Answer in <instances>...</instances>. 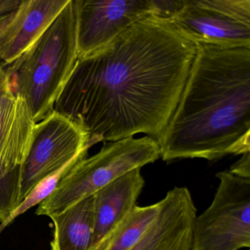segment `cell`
<instances>
[{"label":"cell","instance_id":"2e32d148","mask_svg":"<svg viewBox=\"0 0 250 250\" xmlns=\"http://www.w3.org/2000/svg\"><path fill=\"white\" fill-rule=\"evenodd\" d=\"M22 0H0V32L9 22Z\"/></svg>","mask_w":250,"mask_h":250},{"label":"cell","instance_id":"30bf717a","mask_svg":"<svg viewBox=\"0 0 250 250\" xmlns=\"http://www.w3.org/2000/svg\"><path fill=\"white\" fill-rule=\"evenodd\" d=\"M161 203L156 220L131 250H190L197 208L189 190L175 187Z\"/></svg>","mask_w":250,"mask_h":250},{"label":"cell","instance_id":"6da1fadb","mask_svg":"<svg viewBox=\"0 0 250 250\" xmlns=\"http://www.w3.org/2000/svg\"><path fill=\"white\" fill-rule=\"evenodd\" d=\"M196 49L169 20H141L78 58L54 111L81 125L94 146L137 134L157 141L178 106Z\"/></svg>","mask_w":250,"mask_h":250},{"label":"cell","instance_id":"7a4b0ae2","mask_svg":"<svg viewBox=\"0 0 250 250\" xmlns=\"http://www.w3.org/2000/svg\"><path fill=\"white\" fill-rule=\"evenodd\" d=\"M157 142L167 162L250 152V48L197 44L178 106Z\"/></svg>","mask_w":250,"mask_h":250},{"label":"cell","instance_id":"9a60e30c","mask_svg":"<svg viewBox=\"0 0 250 250\" xmlns=\"http://www.w3.org/2000/svg\"><path fill=\"white\" fill-rule=\"evenodd\" d=\"M80 160L74 161V162L68 164L66 166L60 169L58 172L52 174L50 176L45 178L44 180L41 181L38 185H36L35 188L32 190L31 192L21 202V204L12 212V213L9 215V216L2 223H1L0 233L2 232V229L8 226V225L11 224L16 218L25 213L31 208L34 207L37 205L39 206L46 197H49L56 188L57 185L61 181V178Z\"/></svg>","mask_w":250,"mask_h":250},{"label":"cell","instance_id":"4fadbf2b","mask_svg":"<svg viewBox=\"0 0 250 250\" xmlns=\"http://www.w3.org/2000/svg\"><path fill=\"white\" fill-rule=\"evenodd\" d=\"M54 225L51 250H93L94 197L84 199L50 216Z\"/></svg>","mask_w":250,"mask_h":250},{"label":"cell","instance_id":"5bb4252c","mask_svg":"<svg viewBox=\"0 0 250 250\" xmlns=\"http://www.w3.org/2000/svg\"><path fill=\"white\" fill-rule=\"evenodd\" d=\"M160 201L137 206L102 250H131L148 231L160 211Z\"/></svg>","mask_w":250,"mask_h":250},{"label":"cell","instance_id":"ba28073f","mask_svg":"<svg viewBox=\"0 0 250 250\" xmlns=\"http://www.w3.org/2000/svg\"><path fill=\"white\" fill-rule=\"evenodd\" d=\"M78 58L105 47L121 33L152 16L161 17L157 0H74Z\"/></svg>","mask_w":250,"mask_h":250},{"label":"cell","instance_id":"e0dca14e","mask_svg":"<svg viewBox=\"0 0 250 250\" xmlns=\"http://www.w3.org/2000/svg\"><path fill=\"white\" fill-rule=\"evenodd\" d=\"M228 170L240 178L250 179V152L241 155V157Z\"/></svg>","mask_w":250,"mask_h":250},{"label":"cell","instance_id":"52a82bcc","mask_svg":"<svg viewBox=\"0 0 250 250\" xmlns=\"http://www.w3.org/2000/svg\"><path fill=\"white\" fill-rule=\"evenodd\" d=\"M169 21L196 44L250 48V0H182Z\"/></svg>","mask_w":250,"mask_h":250},{"label":"cell","instance_id":"7c38bea8","mask_svg":"<svg viewBox=\"0 0 250 250\" xmlns=\"http://www.w3.org/2000/svg\"><path fill=\"white\" fill-rule=\"evenodd\" d=\"M141 169H135L112 181L93 194L94 243L102 250L136 206L145 186Z\"/></svg>","mask_w":250,"mask_h":250},{"label":"cell","instance_id":"3957f363","mask_svg":"<svg viewBox=\"0 0 250 250\" xmlns=\"http://www.w3.org/2000/svg\"><path fill=\"white\" fill-rule=\"evenodd\" d=\"M78 60L74 0L39 39L4 65L16 96L27 104L36 124L54 112V106Z\"/></svg>","mask_w":250,"mask_h":250},{"label":"cell","instance_id":"8992f818","mask_svg":"<svg viewBox=\"0 0 250 250\" xmlns=\"http://www.w3.org/2000/svg\"><path fill=\"white\" fill-rule=\"evenodd\" d=\"M94 146L81 125L54 111L36 124L21 168L20 205L41 181L68 164L87 157Z\"/></svg>","mask_w":250,"mask_h":250},{"label":"cell","instance_id":"277c9868","mask_svg":"<svg viewBox=\"0 0 250 250\" xmlns=\"http://www.w3.org/2000/svg\"><path fill=\"white\" fill-rule=\"evenodd\" d=\"M160 158L159 143L145 136L106 143L90 157L77 162L55 189L38 206V216L58 214L96 194L120 177L153 163Z\"/></svg>","mask_w":250,"mask_h":250},{"label":"cell","instance_id":"5b68a950","mask_svg":"<svg viewBox=\"0 0 250 250\" xmlns=\"http://www.w3.org/2000/svg\"><path fill=\"white\" fill-rule=\"evenodd\" d=\"M211 203L196 216L190 250H240L250 247V179L229 170L216 175Z\"/></svg>","mask_w":250,"mask_h":250},{"label":"cell","instance_id":"8fae6325","mask_svg":"<svg viewBox=\"0 0 250 250\" xmlns=\"http://www.w3.org/2000/svg\"><path fill=\"white\" fill-rule=\"evenodd\" d=\"M70 0H22L0 32V63L8 65L27 50L66 7Z\"/></svg>","mask_w":250,"mask_h":250},{"label":"cell","instance_id":"9c48e42d","mask_svg":"<svg viewBox=\"0 0 250 250\" xmlns=\"http://www.w3.org/2000/svg\"><path fill=\"white\" fill-rule=\"evenodd\" d=\"M35 125L28 106L14 94L0 63V175L21 178Z\"/></svg>","mask_w":250,"mask_h":250}]
</instances>
